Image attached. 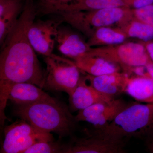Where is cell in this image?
<instances>
[{"label":"cell","instance_id":"52a82bcc","mask_svg":"<svg viewBox=\"0 0 153 153\" xmlns=\"http://www.w3.org/2000/svg\"><path fill=\"white\" fill-rule=\"evenodd\" d=\"M119 65L127 73L132 68L145 66L151 60L141 42H125L118 45L91 47L87 52Z\"/></svg>","mask_w":153,"mask_h":153},{"label":"cell","instance_id":"cb8c5ba5","mask_svg":"<svg viewBox=\"0 0 153 153\" xmlns=\"http://www.w3.org/2000/svg\"><path fill=\"white\" fill-rule=\"evenodd\" d=\"M21 4H22V0H0V18Z\"/></svg>","mask_w":153,"mask_h":153},{"label":"cell","instance_id":"5b68a950","mask_svg":"<svg viewBox=\"0 0 153 153\" xmlns=\"http://www.w3.org/2000/svg\"><path fill=\"white\" fill-rule=\"evenodd\" d=\"M44 88L66 92L70 97L78 86L82 71L74 61L52 53L45 57Z\"/></svg>","mask_w":153,"mask_h":153},{"label":"cell","instance_id":"d4e9b609","mask_svg":"<svg viewBox=\"0 0 153 153\" xmlns=\"http://www.w3.org/2000/svg\"><path fill=\"white\" fill-rule=\"evenodd\" d=\"M126 7L133 9L141 8L153 4V0H123Z\"/></svg>","mask_w":153,"mask_h":153},{"label":"cell","instance_id":"e0dca14e","mask_svg":"<svg viewBox=\"0 0 153 153\" xmlns=\"http://www.w3.org/2000/svg\"><path fill=\"white\" fill-rule=\"evenodd\" d=\"M128 38L123 31L118 27H102L94 32L87 43L91 47L112 46L125 43Z\"/></svg>","mask_w":153,"mask_h":153},{"label":"cell","instance_id":"30bf717a","mask_svg":"<svg viewBox=\"0 0 153 153\" xmlns=\"http://www.w3.org/2000/svg\"><path fill=\"white\" fill-rule=\"evenodd\" d=\"M63 19L38 20L30 25L28 37L35 52L45 57L52 54L58 29Z\"/></svg>","mask_w":153,"mask_h":153},{"label":"cell","instance_id":"277c9868","mask_svg":"<svg viewBox=\"0 0 153 153\" xmlns=\"http://www.w3.org/2000/svg\"><path fill=\"white\" fill-rule=\"evenodd\" d=\"M63 21L89 38L98 28L117 27L133 17L132 9L127 7L66 12L58 14Z\"/></svg>","mask_w":153,"mask_h":153},{"label":"cell","instance_id":"7402d4cb","mask_svg":"<svg viewBox=\"0 0 153 153\" xmlns=\"http://www.w3.org/2000/svg\"><path fill=\"white\" fill-rule=\"evenodd\" d=\"M71 0H39L37 13L43 15L55 14V12L61 7L67 4Z\"/></svg>","mask_w":153,"mask_h":153},{"label":"cell","instance_id":"3957f363","mask_svg":"<svg viewBox=\"0 0 153 153\" xmlns=\"http://www.w3.org/2000/svg\"><path fill=\"white\" fill-rule=\"evenodd\" d=\"M96 130L124 138H144L153 132V102L145 104L131 102L106 126Z\"/></svg>","mask_w":153,"mask_h":153},{"label":"cell","instance_id":"484cf974","mask_svg":"<svg viewBox=\"0 0 153 153\" xmlns=\"http://www.w3.org/2000/svg\"><path fill=\"white\" fill-rule=\"evenodd\" d=\"M144 139L146 150L149 152L153 153V132L147 135Z\"/></svg>","mask_w":153,"mask_h":153},{"label":"cell","instance_id":"4316f807","mask_svg":"<svg viewBox=\"0 0 153 153\" xmlns=\"http://www.w3.org/2000/svg\"><path fill=\"white\" fill-rule=\"evenodd\" d=\"M145 47L147 53L151 61L153 62V40L148 41H141Z\"/></svg>","mask_w":153,"mask_h":153},{"label":"cell","instance_id":"d6986e66","mask_svg":"<svg viewBox=\"0 0 153 153\" xmlns=\"http://www.w3.org/2000/svg\"><path fill=\"white\" fill-rule=\"evenodd\" d=\"M117 27L121 29L128 38H136L144 42L153 40V27L134 16Z\"/></svg>","mask_w":153,"mask_h":153},{"label":"cell","instance_id":"ac0fdd59","mask_svg":"<svg viewBox=\"0 0 153 153\" xmlns=\"http://www.w3.org/2000/svg\"><path fill=\"white\" fill-rule=\"evenodd\" d=\"M117 7L126 6L123 0H71L58 9L55 14L58 15L66 12L91 10Z\"/></svg>","mask_w":153,"mask_h":153},{"label":"cell","instance_id":"7a4b0ae2","mask_svg":"<svg viewBox=\"0 0 153 153\" xmlns=\"http://www.w3.org/2000/svg\"><path fill=\"white\" fill-rule=\"evenodd\" d=\"M14 114L41 131L54 133L60 138L72 136L77 122L65 105L56 99L16 105Z\"/></svg>","mask_w":153,"mask_h":153},{"label":"cell","instance_id":"603a6c76","mask_svg":"<svg viewBox=\"0 0 153 153\" xmlns=\"http://www.w3.org/2000/svg\"><path fill=\"white\" fill-rule=\"evenodd\" d=\"M131 9L134 18L151 25L153 27V4L141 8Z\"/></svg>","mask_w":153,"mask_h":153},{"label":"cell","instance_id":"4fadbf2b","mask_svg":"<svg viewBox=\"0 0 153 153\" xmlns=\"http://www.w3.org/2000/svg\"><path fill=\"white\" fill-rule=\"evenodd\" d=\"M87 82L85 76H81L78 86L69 97L72 109L81 110L96 103L107 102L115 99L100 93Z\"/></svg>","mask_w":153,"mask_h":153},{"label":"cell","instance_id":"ffe728a7","mask_svg":"<svg viewBox=\"0 0 153 153\" xmlns=\"http://www.w3.org/2000/svg\"><path fill=\"white\" fill-rule=\"evenodd\" d=\"M22 4L19 5L0 18V45L1 46L7 36L16 23L22 13Z\"/></svg>","mask_w":153,"mask_h":153},{"label":"cell","instance_id":"83f0119b","mask_svg":"<svg viewBox=\"0 0 153 153\" xmlns=\"http://www.w3.org/2000/svg\"><path fill=\"white\" fill-rule=\"evenodd\" d=\"M147 74L153 81V62L150 60L145 66Z\"/></svg>","mask_w":153,"mask_h":153},{"label":"cell","instance_id":"9c48e42d","mask_svg":"<svg viewBox=\"0 0 153 153\" xmlns=\"http://www.w3.org/2000/svg\"><path fill=\"white\" fill-rule=\"evenodd\" d=\"M130 103L122 99H114L107 102L96 103L79 111L75 116L77 122H86L94 128L101 129L105 127Z\"/></svg>","mask_w":153,"mask_h":153},{"label":"cell","instance_id":"8fae6325","mask_svg":"<svg viewBox=\"0 0 153 153\" xmlns=\"http://www.w3.org/2000/svg\"><path fill=\"white\" fill-rule=\"evenodd\" d=\"M56 44L64 56L74 60L87 53L91 47L78 34L66 27L58 29Z\"/></svg>","mask_w":153,"mask_h":153},{"label":"cell","instance_id":"6da1fadb","mask_svg":"<svg viewBox=\"0 0 153 153\" xmlns=\"http://www.w3.org/2000/svg\"><path fill=\"white\" fill-rule=\"evenodd\" d=\"M37 11L34 1H26L16 23L1 47L0 94L8 96L14 85L29 82L43 88L45 72L28 37Z\"/></svg>","mask_w":153,"mask_h":153},{"label":"cell","instance_id":"9a60e30c","mask_svg":"<svg viewBox=\"0 0 153 153\" xmlns=\"http://www.w3.org/2000/svg\"><path fill=\"white\" fill-rule=\"evenodd\" d=\"M76 66L82 72L97 76L120 71L119 65L98 56L85 55L74 60Z\"/></svg>","mask_w":153,"mask_h":153},{"label":"cell","instance_id":"44dd1931","mask_svg":"<svg viewBox=\"0 0 153 153\" xmlns=\"http://www.w3.org/2000/svg\"><path fill=\"white\" fill-rule=\"evenodd\" d=\"M63 148L60 141L40 142L34 144L24 153H62Z\"/></svg>","mask_w":153,"mask_h":153},{"label":"cell","instance_id":"ba28073f","mask_svg":"<svg viewBox=\"0 0 153 153\" xmlns=\"http://www.w3.org/2000/svg\"><path fill=\"white\" fill-rule=\"evenodd\" d=\"M4 134L1 153H24L36 143L54 140L52 134L39 130L22 119L5 127Z\"/></svg>","mask_w":153,"mask_h":153},{"label":"cell","instance_id":"2e32d148","mask_svg":"<svg viewBox=\"0 0 153 153\" xmlns=\"http://www.w3.org/2000/svg\"><path fill=\"white\" fill-rule=\"evenodd\" d=\"M125 92L137 101L153 102V81L148 76L129 75Z\"/></svg>","mask_w":153,"mask_h":153},{"label":"cell","instance_id":"7c38bea8","mask_svg":"<svg viewBox=\"0 0 153 153\" xmlns=\"http://www.w3.org/2000/svg\"><path fill=\"white\" fill-rule=\"evenodd\" d=\"M129 75L120 71L94 76L87 74L85 78L89 85L100 93L112 98L125 92Z\"/></svg>","mask_w":153,"mask_h":153},{"label":"cell","instance_id":"5bb4252c","mask_svg":"<svg viewBox=\"0 0 153 153\" xmlns=\"http://www.w3.org/2000/svg\"><path fill=\"white\" fill-rule=\"evenodd\" d=\"M38 86L29 82H21L13 85L9 93L10 100L16 105H25L38 102L55 99Z\"/></svg>","mask_w":153,"mask_h":153},{"label":"cell","instance_id":"8992f818","mask_svg":"<svg viewBox=\"0 0 153 153\" xmlns=\"http://www.w3.org/2000/svg\"><path fill=\"white\" fill-rule=\"evenodd\" d=\"M85 135L73 137L63 145L62 153H124L127 138L103 133L95 129H86Z\"/></svg>","mask_w":153,"mask_h":153}]
</instances>
